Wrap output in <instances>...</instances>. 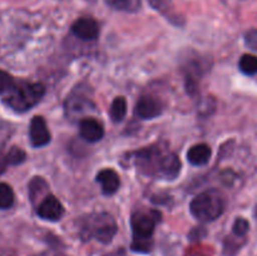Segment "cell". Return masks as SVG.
<instances>
[{"label": "cell", "instance_id": "1", "mask_svg": "<svg viewBox=\"0 0 257 256\" xmlns=\"http://www.w3.org/2000/svg\"><path fill=\"white\" fill-rule=\"evenodd\" d=\"M133 160L137 170L142 175L150 177L175 180L181 172V161L178 156L161 145H153L137 151L133 155Z\"/></svg>", "mask_w": 257, "mask_h": 256}, {"label": "cell", "instance_id": "2", "mask_svg": "<svg viewBox=\"0 0 257 256\" xmlns=\"http://www.w3.org/2000/svg\"><path fill=\"white\" fill-rule=\"evenodd\" d=\"M161 213L156 210H137L131 218L133 231L132 248L138 252H148L152 248V235L160 222Z\"/></svg>", "mask_w": 257, "mask_h": 256}, {"label": "cell", "instance_id": "3", "mask_svg": "<svg viewBox=\"0 0 257 256\" xmlns=\"http://www.w3.org/2000/svg\"><path fill=\"white\" fill-rule=\"evenodd\" d=\"M117 228L115 220L107 212L90 213L79 221V235L84 241L94 238L102 243H108L117 233Z\"/></svg>", "mask_w": 257, "mask_h": 256}, {"label": "cell", "instance_id": "4", "mask_svg": "<svg viewBox=\"0 0 257 256\" xmlns=\"http://www.w3.org/2000/svg\"><path fill=\"white\" fill-rule=\"evenodd\" d=\"M45 93L44 85L27 80L14 82L13 87L3 95V100L15 112H25L34 107Z\"/></svg>", "mask_w": 257, "mask_h": 256}, {"label": "cell", "instance_id": "5", "mask_svg": "<svg viewBox=\"0 0 257 256\" xmlns=\"http://www.w3.org/2000/svg\"><path fill=\"white\" fill-rule=\"evenodd\" d=\"M226 207V200L217 190L201 192L191 201V213L201 222H211L220 217Z\"/></svg>", "mask_w": 257, "mask_h": 256}, {"label": "cell", "instance_id": "6", "mask_svg": "<svg viewBox=\"0 0 257 256\" xmlns=\"http://www.w3.org/2000/svg\"><path fill=\"white\" fill-rule=\"evenodd\" d=\"M163 104L153 95H143L136 104L135 113L142 119H153L162 113Z\"/></svg>", "mask_w": 257, "mask_h": 256}, {"label": "cell", "instance_id": "7", "mask_svg": "<svg viewBox=\"0 0 257 256\" xmlns=\"http://www.w3.org/2000/svg\"><path fill=\"white\" fill-rule=\"evenodd\" d=\"M37 212L39 217H42L43 220L58 221L64 215V207H63L62 202L55 196L48 195L47 197H44L40 201L39 206L37 208Z\"/></svg>", "mask_w": 257, "mask_h": 256}, {"label": "cell", "instance_id": "8", "mask_svg": "<svg viewBox=\"0 0 257 256\" xmlns=\"http://www.w3.org/2000/svg\"><path fill=\"white\" fill-rule=\"evenodd\" d=\"M73 34L82 40H94L99 35V27L93 18H79L72 25Z\"/></svg>", "mask_w": 257, "mask_h": 256}, {"label": "cell", "instance_id": "9", "mask_svg": "<svg viewBox=\"0 0 257 256\" xmlns=\"http://www.w3.org/2000/svg\"><path fill=\"white\" fill-rule=\"evenodd\" d=\"M30 142L34 147H43L50 142V132L47 127L44 118L40 115L33 117L29 128Z\"/></svg>", "mask_w": 257, "mask_h": 256}, {"label": "cell", "instance_id": "10", "mask_svg": "<svg viewBox=\"0 0 257 256\" xmlns=\"http://www.w3.org/2000/svg\"><path fill=\"white\" fill-rule=\"evenodd\" d=\"M79 132L83 140L89 143H94L102 140L104 136V128H103L102 123L98 122L97 119L84 118L79 123Z\"/></svg>", "mask_w": 257, "mask_h": 256}, {"label": "cell", "instance_id": "11", "mask_svg": "<svg viewBox=\"0 0 257 256\" xmlns=\"http://www.w3.org/2000/svg\"><path fill=\"white\" fill-rule=\"evenodd\" d=\"M97 182L100 183L104 195H113V193H115L120 185L118 173L114 170H110V168L102 170L100 172H98Z\"/></svg>", "mask_w": 257, "mask_h": 256}, {"label": "cell", "instance_id": "12", "mask_svg": "<svg viewBox=\"0 0 257 256\" xmlns=\"http://www.w3.org/2000/svg\"><path fill=\"white\" fill-rule=\"evenodd\" d=\"M212 151L206 143H198L192 146L187 152V160L193 166H203L210 161Z\"/></svg>", "mask_w": 257, "mask_h": 256}, {"label": "cell", "instance_id": "13", "mask_svg": "<svg viewBox=\"0 0 257 256\" xmlns=\"http://www.w3.org/2000/svg\"><path fill=\"white\" fill-rule=\"evenodd\" d=\"M48 183L42 177H34L29 183V197L33 203L48 196Z\"/></svg>", "mask_w": 257, "mask_h": 256}, {"label": "cell", "instance_id": "14", "mask_svg": "<svg viewBox=\"0 0 257 256\" xmlns=\"http://www.w3.org/2000/svg\"><path fill=\"white\" fill-rule=\"evenodd\" d=\"M104 2L112 9L125 13L138 12L141 9V5H142L141 0H104Z\"/></svg>", "mask_w": 257, "mask_h": 256}, {"label": "cell", "instance_id": "15", "mask_svg": "<svg viewBox=\"0 0 257 256\" xmlns=\"http://www.w3.org/2000/svg\"><path fill=\"white\" fill-rule=\"evenodd\" d=\"M127 113V102L123 97H117L110 105V117L114 122H120Z\"/></svg>", "mask_w": 257, "mask_h": 256}, {"label": "cell", "instance_id": "16", "mask_svg": "<svg viewBox=\"0 0 257 256\" xmlns=\"http://www.w3.org/2000/svg\"><path fill=\"white\" fill-rule=\"evenodd\" d=\"M238 67L246 75L257 74V57L251 54H243L238 62Z\"/></svg>", "mask_w": 257, "mask_h": 256}, {"label": "cell", "instance_id": "17", "mask_svg": "<svg viewBox=\"0 0 257 256\" xmlns=\"http://www.w3.org/2000/svg\"><path fill=\"white\" fill-rule=\"evenodd\" d=\"M14 203V192L8 183H0V208L8 210Z\"/></svg>", "mask_w": 257, "mask_h": 256}, {"label": "cell", "instance_id": "18", "mask_svg": "<svg viewBox=\"0 0 257 256\" xmlns=\"http://www.w3.org/2000/svg\"><path fill=\"white\" fill-rule=\"evenodd\" d=\"M25 158H27V155H25V152L23 150H20L19 147H13L12 150L8 152L7 155V162L9 163V165H20V163H23L25 161Z\"/></svg>", "mask_w": 257, "mask_h": 256}, {"label": "cell", "instance_id": "19", "mask_svg": "<svg viewBox=\"0 0 257 256\" xmlns=\"http://www.w3.org/2000/svg\"><path fill=\"white\" fill-rule=\"evenodd\" d=\"M151 7L156 9L157 12L162 13V14L171 17L172 13V0H148Z\"/></svg>", "mask_w": 257, "mask_h": 256}, {"label": "cell", "instance_id": "20", "mask_svg": "<svg viewBox=\"0 0 257 256\" xmlns=\"http://www.w3.org/2000/svg\"><path fill=\"white\" fill-rule=\"evenodd\" d=\"M248 228H250V223H248L247 220L242 217L236 218L235 223L232 226V233L237 237H245L248 232Z\"/></svg>", "mask_w": 257, "mask_h": 256}, {"label": "cell", "instance_id": "21", "mask_svg": "<svg viewBox=\"0 0 257 256\" xmlns=\"http://www.w3.org/2000/svg\"><path fill=\"white\" fill-rule=\"evenodd\" d=\"M14 78L4 70H0V95H4L14 84Z\"/></svg>", "mask_w": 257, "mask_h": 256}, {"label": "cell", "instance_id": "22", "mask_svg": "<svg viewBox=\"0 0 257 256\" xmlns=\"http://www.w3.org/2000/svg\"><path fill=\"white\" fill-rule=\"evenodd\" d=\"M245 44L251 50L257 52V29L248 30L245 34Z\"/></svg>", "mask_w": 257, "mask_h": 256}, {"label": "cell", "instance_id": "23", "mask_svg": "<svg viewBox=\"0 0 257 256\" xmlns=\"http://www.w3.org/2000/svg\"><path fill=\"white\" fill-rule=\"evenodd\" d=\"M188 256H202V255H198V253H193V255H188Z\"/></svg>", "mask_w": 257, "mask_h": 256}, {"label": "cell", "instance_id": "24", "mask_svg": "<svg viewBox=\"0 0 257 256\" xmlns=\"http://www.w3.org/2000/svg\"><path fill=\"white\" fill-rule=\"evenodd\" d=\"M255 216L257 217V206H256V210H255Z\"/></svg>", "mask_w": 257, "mask_h": 256}]
</instances>
